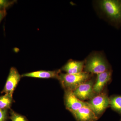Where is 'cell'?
Segmentation results:
<instances>
[{"label":"cell","instance_id":"cell-1","mask_svg":"<svg viewBox=\"0 0 121 121\" xmlns=\"http://www.w3.org/2000/svg\"><path fill=\"white\" fill-rule=\"evenodd\" d=\"M99 4L111 23L116 27H121V0H103Z\"/></svg>","mask_w":121,"mask_h":121},{"label":"cell","instance_id":"cell-2","mask_svg":"<svg viewBox=\"0 0 121 121\" xmlns=\"http://www.w3.org/2000/svg\"><path fill=\"white\" fill-rule=\"evenodd\" d=\"M90 77V73L85 71L75 74L60 73L58 80L65 90L73 91L81 84L89 80Z\"/></svg>","mask_w":121,"mask_h":121},{"label":"cell","instance_id":"cell-3","mask_svg":"<svg viewBox=\"0 0 121 121\" xmlns=\"http://www.w3.org/2000/svg\"><path fill=\"white\" fill-rule=\"evenodd\" d=\"M85 72L89 73L98 74L110 70L107 60L99 54H94L84 62Z\"/></svg>","mask_w":121,"mask_h":121},{"label":"cell","instance_id":"cell-4","mask_svg":"<svg viewBox=\"0 0 121 121\" xmlns=\"http://www.w3.org/2000/svg\"><path fill=\"white\" fill-rule=\"evenodd\" d=\"M98 118L109 106V98L105 93L102 92L86 102Z\"/></svg>","mask_w":121,"mask_h":121},{"label":"cell","instance_id":"cell-5","mask_svg":"<svg viewBox=\"0 0 121 121\" xmlns=\"http://www.w3.org/2000/svg\"><path fill=\"white\" fill-rule=\"evenodd\" d=\"M94 82L89 79L78 87L73 91L75 96L79 99L83 101L91 99L97 95L93 90Z\"/></svg>","mask_w":121,"mask_h":121},{"label":"cell","instance_id":"cell-6","mask_svg":"<svg viewBox=\"0 0 121 121\" xmlns=\"http://www.w3.org/2000/svg\"><path fill=\"white\" fill-rule=\"evenodd\" d=\"M21 77V75L17 69L14 67H11L1 93L13 95V92Z\"/></svg>","mask_w":121,"mask_h":121},{"label":"cell","instance_id":"cell-7","mask_svg":"<svg viewBox=\"0 0 121 121\" xmlns=\"http://www.w3.org/2000/svg\"><path fill=\"white\" fill-rule=\"evenodd\" d=\"M64 103L67 109L70 112L87 105V102L79 99L72 91L65 90Z\"/></svg>","mask_w":121,"mask_h":121},{"label":"cell","instance_id":"cell-8","mask_svg":"<svg viewBox=\"0 0 121 121\" xmlns=\"http://www.w3.org/2000/svg\"><path fill=\"white\" fill-rule=\"evenodd\" d=\"M71 113L77 121H97L99 119L88 104Z\"/></svg>","mask_w":121,"mask_h":121},{"label":"cell","instance_id":"cell-9","mask_svg":"<svg viewBox=\"0 0 121 121\" xmlns=\"http://www.w3.org/2000/svg\"><path fill=\"white\" fill-rule=\"evenodd\" d=\"M112 75L111 70L97 74V79L94 84L93 90L96 95L102 92L104 87L110 80Z\"/></svg>","mask_w":121,"mask_h":121},{"label":"cell","instance_id":"cell-10","mask_svg":"<svg viewBox=\"0 0 121 121\" xmlns=\"http://www.w3.org/2000/svg\"><path fill=\"white\" fill-rule=\"evenodd\" d=\"M60 73V70L54 71L40 70L23 74L21 75V76L39 78H55L58 80Z\"/></svg>","mask_w":121,"mask_h":121},{"label":"cell","instance_id":"cell-11","mask_svg":"<svg viewBox=\"0 0 121 121\" xmlns=\"http://www.w3.org/2000/svg\"><path fill=\"white\" fill-rule=\"evenodd\" d=\"M84 61L70 60L62 67L61 70L68 74H75L82 72L84 67Z\"/></svg>","mask_w":121,"mask_h":121},{"label":"cell","instance_id":"cell-12","mask_svg":"<svg viewBox=\"0 0 121 121\" xmlns=\"http://www.w3.org/2000/svg\"><path fill=\"white\" fill-rule=\"evenodd\" d=\"M10 94H5L0 96V109L8 110L10 109L13 103V97Z\"/></svg>","mask_w":121,"mask_h":121},{"label":"cell","instance_id":"cell-13","mask_svg":"<svg viewBox=\"0 0 121 121\" xmlns=\"http://www.w3.org/2000/svg\"><path fill=\"white\" fill-rule=\"evenodd\" d=\"M109 106L113 110L121 115V95H115L109 98Z\"/></svg>","mask_w":121,"mask_h":121},{"label":"cell","instance_id":"cell-14","mask_svg":"<svg viewBox=\"0 0 121 121\" xmlns=\"http://www.w3.org/2000/svg\"><path fill=\"white\" fill-rule=\"evenodd\" d=\"M10 114L9 118L12 121H27L24 116L17 113L13 110H10Z\"/></svg>","mask_w":121,"mask_h":121},{"label":"cell","instance_id":"cell-15","mask_svg":"<svg viewBox=\"0 0 121 121\" xmlns=\"http://www.w3.org/2000/svg\"><path fill=\"white\" fill-rule=\"evenodd\" d=\"M16 1L0 0V10L6 9L7 8L13 4Z\"/></svg>","mask_w":121,"mask_h":121},{"label":"cell","instance_id":"cell-16","mask_svg":"<svg viewBox=\"0 0 121 121\" xmlns=\"http://www.w3.org/2000/svg\"><path fill=\"white\" fill-rule=\"evenodd\" d=\"M8 110L0 109V121H7L8 117Z\"/></svg>","mask_w":121,"mask_h":121},{"label":"cell","instance_id":"cell-17","mask_svg":"<svg viewBox=\"0 0 121 121\" xmlns=\"http://www.w3.org/2000/svg\"><path fill=\"white\" fill-rule=\"evenodd\" d=\"M6 15H7V12H6V9L0 10V23Z\"/></svg>","mask_w":121,"mask_h":121},{"label":"cell","instance_id":"cell-18","mask_svg":"<svg viewBox=\"0 0 121 121\" xmlns=\"http://www.w3.org/2000/svg\"></svg>","mask_w":121,"mask_h":121}]
</instances>
